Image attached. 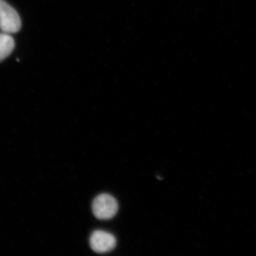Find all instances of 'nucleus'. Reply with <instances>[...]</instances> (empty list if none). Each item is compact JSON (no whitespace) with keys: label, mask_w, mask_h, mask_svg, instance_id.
Listing matches in <instances>:
<instances>
[{"label":"nucleus","mask_w":256,"mask_h":256,"mask_svg":"<svg viewBox=\"0 0 256 256\" xmlns=\"http://www.w3.org/2000/svg\"><path fill=\"white\" fill-rule=\"evenodd\" d=\"M92 213L100 220H109L114 218L118 210V204L114 196L102 194L96 197L92 205Z\"/></svg>","instance_id":"obj_1"},{"label":"nucleus","mask_w":256,"mask_h":256,"mask_svg":"<svg viewBox=\"0 0 256 256\" xmlns=\"http://www.w3.org/2000/svg\"><path fill=\"white\" fill-rule=\"evenodd\" d=\"M90 245L94 252L105 254L114 250L116 246V239L110 233L104 230H96L90 236Z\"/></svg>","instance_id":"obj_3"},{"label":"nucleus","mask_w":256,"mask_h":256,"mask_svg":"<svg viewBox=\"0 0 256 256\" xmlns=\"http://www.w3.org/2000/svg\"><path fill=\"white\" fill-rule=\"evenodd\" d=\"M22 28V21L18 12L4 0H0V30L4 33H18Z\"/></svg>","instance_id":"obj_2"},{"label":"nucleus","mask_w":256,"mask_h":256,"mask_svg":"<svg viewBox=\"0 0 256 256\" xmlns=\"http://www.w3.org/2000/svg\"><path fill=\"white\" fill-rule=\"evenodd\" d=\"M15 43L14 38L10 34L0 33V62L4 60L11 54L14 50Z\"/></svg>","instance_id":"obj_4"}]
</instances>
